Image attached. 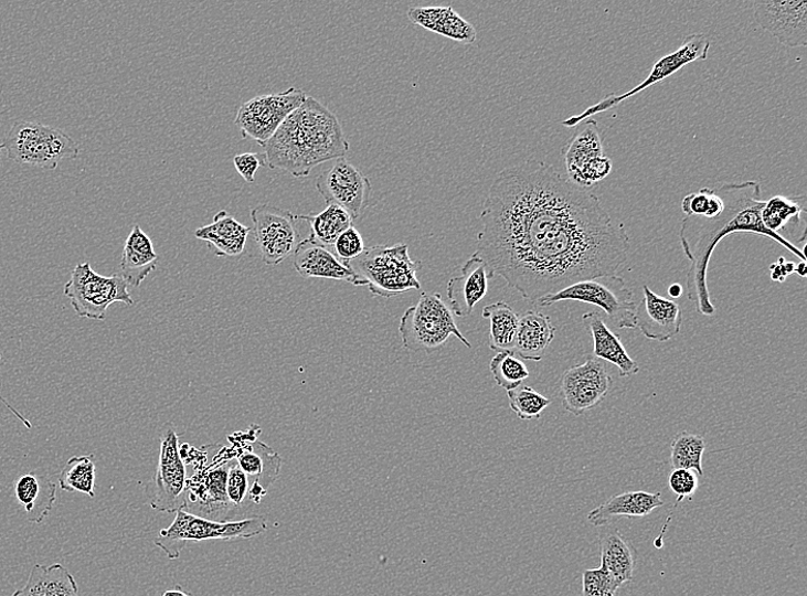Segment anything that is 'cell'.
I'll return each instance as SVG.
<instances>
[{"label":"cell","mask_w":807,"mask_h":596,"mask_svg":"<svg viewBox=\"0 0 807 596\" xmlns=\"http://www.w3.org/2000/svg\"><path fill=\"white\" fill-rule=\"evenodd\" d=\"M159 255L149 236L139 225H135L127 238L121 260V276L132 287H139L142 281L157 270Z\"/></svg>","instance_id":"cell-29"},{"label":"cell","mask_w":807,"mask_h":596,"mask_svg":"<svg viewBox=\"0 0 807 596\" xmlns=\"http://www.w3.org/2000/svg\"><path fill=\"white\" fill-rule=\"evenodd\" d=\"M555 333L556 328L549 316L527 311L520 316L513 353L527 361L541 362L553 342Z\"/></svg>","instance_id":"cell-28"},{"label":"cell","mask_w":807,"mask_h":596,"mask_svg":"<svg viewBox=\"0 0 807 596\" xmlns=\"http://www.w3.org/2000/svg\"><path fill=\"white\" fill-rule=\"evenodd\" d=\"M355 276L354 286H368L374 296L391 298L411 289H422L416 274L422 262L413 260L404 244L375 246L346 263Z\"/></svg>","instance_id":"cell-4"},{"label":"cell","mask_w":807,"mask_h":596,"mask_svg":"<svg viewBox=\"0 0 807 596\" xmlns=\"http://www.w3.org/2000/svg\"><path fill=\"white\" fill-rule=\"evenodd\" d=\"M480 220L476 253L531 304L615 276L631 248L599 198L537 160L497 175Z\"/></svg>","instance_id":"cell-1"},{"label":"cell","mask_w":807,"mask_h":596,"mask_svg":"<svg viewBox=\"0 0 807 596\" xmlns=\"http://www.w3.org/2000/svg\"><path fill=\"white\" fill-rule=\"evenodd\" d=\"M707 443L703 436L690 432L678 433L671 443V465L673 469L682 468L703 476V454Z\"/></svg>","instance_id":"cell-36"},{"label":"cell","mask_w":807,"mask_h":596,"mask_svg":"<svg viewBox=\"0 0 807 596\" xmlns=\"http://www.w3.org/2000/svg\"><path fill=\"white\" fill-rule=\"evenodd\" d=\"M365 249L362 234L353 226L343 232L333 246V253L343 263L360 257Z\"/></svg>","instance_id":"cell-43"},{"label":"cell","mask_w":807,"mask_h":596,"mask_svg":"<svg viewBox=\"0 0 807 596\" xmlns=\"http://www.w3.org/2000/svg\"><path fill=\"white\" fill-rule=\"evenodd\" d=\"M307 99L304 89L296 87L280 94L257 96L238 109L234 123L244 138H251L263 147Z\"/></svg>","instance_id":"cell-12"},{"label":"cell","mask_w":807,"mask_h":596,"mask_svg":"<svg viewBox=\"0 0 807 596\" xmlns=\"http://www.w3.org/2000/svg\"><path fill=\"white\" fill-rule=\"evenodd\" d=\"M0 361H2V354H0Z\"/></svg>","instance_id":"cell-50"},{"label":"cell","mask_w":807,"mask_h":596,"mask_svg":"<svg viewBox=\"0 0 807 596\" xmlns=\"http://www.w3.org/2000/svg\"><path fill=\"white\" fill-rule=\"evenodd\" d=\"M796 264L786 262L785 257H781L778 262L769 266L771 279L776 283H785L786 279L795 275Z\"/></svg>","instance_id":"cell-45"},{"label":"cell","mask_w":807,"mask_h":596,"mask_svg":"<svg viewBox=\"0 0 807 596\" xmlns=\"http://www.w3.org/2000/svg\"><path fill=\"white\" fill-rule=\"evenodd\" d=\"M807 199L805 195H776L765 201L762 211L764 226L786 238L798 241L805 247ZM793 244V243H792Z\"/></svg>","instance_id":"cell-22"},{"label":"cell","mask_w":807,"mask_h":596,"mask_svg":"<svg viewBox=\"0 0 807 596\" xmlns=\"http://www.w3.org/2000/svg\"><path fill=\"white\" fill-rule=\"evenodd\" d=\"M400 334L404 348L413 352L432 353L450 337H456L467 348H471L461 334L453 310L437 292H423L421 300L404 312Z\"/></svg>","instance_id":"cell-6"},{"label":"cell","mask_w":807,"mask_h":596,"mask_svg":"<svg viewBox=\"0 0 807 596\" xmlns=\"http://www.w3.org/2000/svg\"><path fill=\"white\" fill-rule=\"evenodd\" d=\"M484 318L490 320V349L513 352L520 321L518 312L505 302H497L485 308Z\"/></svg>","instance_id":"cell-33"},{"label":"cell","mask_w":807,"mask_h":596,"mask_svg":"<svg viewBox=\"0 0 807 596\" xmlns=\"http://www.w3.org/2000/svg\"><path fill=\"white\" fill-rule=\"evenodd\" d=\"M249 233L251 227L221 211L212 224L199 227L194 235L211 246L217 256L241 257L246 251Z\"/></svg>","instance_id":"cell-25"},{"label":"cell","mask_w":807,"mask_h":596,"mask_svg":"<svg viewBox=\"0 0 807 596\" xmlns=\"http://www.w3.org/2000/svg\"><path fill=\"white\" fill-rule=\"evenodd\" d=\"M665 501L661 492L649 493L645 491L624 492L612 497L609 500L596 507L587 515V521L594 526H605L617 517L625 518H644L659 507Z\"/></svg>","instance_id":"cell-26"},{"label":"cell","mask_w":807,"mask_h":596,"mask_svg":"<svg viewBox=\"0 0 807 596\" xmlns=\"http://www.w3.org/2000/svg\"><path fill=\"white\" fill-rule=\"evenodd\" d=\"M669 488L677 496L676 507L686 498H692L699 489L698 473L690 469H673L669 475Z\"/></svg>","instance_id":"cell-42"},{"label":"cell","mask_w":807,"mask_h":596,"mask_svg":"<svg viewBox=\"0 0 807 596\" xmlns=\"http://www.w3.org/2000/svg\"><path fill=\"white\" fill-rule=\"evenodd\" d=\"M267 530L265 517H253L242 521L216 522L184 510L178 511L169 528L162 529L155 544L170 560L181 557L189 543L206 541L249 540Z\"/></svg>","instance_id":"cell-5"},{"label":"cell","mask_w":807,"mask_h":596,"mask_svg":"<svg viewBox=\"0 0 807 596\" xmlns=\"http://www.w3.org/2000/svg\"><path fill=\"white\" fill-rule=\"evenodd\" d=\"M410 21L429 32L463 44L476 41V29L461 18L453 7L412 8L407 11Z\"/></svg>","instance_id":"cell-27"},{"label":"cell","mask_w":807,"mask_h":596,"mask_svg":"<svg viewBox=\"0 0 807 596\" xmlns=\"http://www.w3.org/2000/svg\"><path fill=\"white\" fill-rule=\"evenodd\" d=\"M263 147L265 167L296 178L308 177L317 166L349 152L338 117L312 97L293 111Z\"/></svg>","instance_id":"cell-3"},{"label":"cell","mask_w":807,"mask_h":596,"mask_svg":"<svg viewBox=\"0 0 807 596\" xmlns=\"http://www.w3.org/2000/svg\"><path fill=\"white\" fill-rule=\"evenodd\" d=\"M714 191L725 203L722 215L711 220L686 216L679 232L682 252L692 263L687 277V298L695 305L699 313L705 317L715 315L708 288V267L713 251L724 237L734 233L764 235L784 246L801 262H806L801 248L764 226L762 211L765 201L762 199L758 182L728 183Z\"/></svg>","instance_id":"cell-2"},{"label":"cell","mask_w":807,"mask_h":596,"mask_svg":"<svg viewBox=\"0 0 807 596\" xmlns=\"http://www.w3.org/2000/svg\"><path fill=\"white\" fill-rule=\"evenodd\" d=\"M251 217L255 241L266 265L282 264L302 242L296 225L298 219L289 211L264 203L253 209Z\"/></svg>","instance_id":"cell-13"},{"label":"cell","mask_w":807,"mask_h":596,"mask_svg":"<svg viewBox=\"0 0 807 596\" xmlns=\"http://www.w3.org/2000/svg\"><path fill=\"white\" fill-rule=\"evenodd\" d=\"M710 50V42L704 34H692L687 36L680 47L672 53L662 56L654 64V67L647 78L623 95H609L599 103L588 107L583 113L572 116L562 124L566 128H576L587 118L594 115L608 111L627 99H630L643 92L646 88L655 85L656 83L663 82L668 77L675 75L683 67L689 66L695 62H703L707 60Z\"/></svg>","instance_id":"cell-10"},{"label":"cell","mask_w":807,"mask_h":596,"mask_svg":"<svg viewBox=\"0 0 807 596\" xmlns=\"http://www.w3.org/2000/svg\"><path fill=\"white\" fill-rule=\"evenodd\" d=\"M562 301L599 307L617 327L626 328V330L637 328V305L634 291L616 275L577 283L541 298L537 305L546 308Z\"/></svg>","instance_id":"cell-8"},{"label":"cell","mask_w":807,"mask_h":596,"mask_svg":"<svg viewBox=\"0 0 807 596\" xmlns=\"http://www.w3.org/2000/svg\"><path fill=\"white\" fill-rule=\"evenodd\" d=\"M493 276L486 260L477 253L472 254L463 266L461 275L448 281L446 288L454 315L469 317L487 296Z\"/></svg>","instance_id":"cell-20"},{"label":"cell","mask_w":807,"mask_h":596,"mask_svg":"<svg viewBox=\"0 0 807 596\" xmlns=\"http://www.w3.org/2000/svg\"><path fill=\"white\" fill-rule=\"evenodd\" d=\"M64 294L70 298L76 315L82 318L103 321L114 304L134 306L129 285L121 275L104 277L93 270L88 263L77 264Z\"/></svg>","instance_id":"cell-9"},{"label":"cell","mask_w":807,"mask_h":596,"mask_svg":"<svg viewBox=\"0 0 807 596\" xmlns=\"http://www.w3.org/2000/svg\"><path fill=\"white\" fill-rule=\"evenodd\" d=\"M681 209L686 216L711 220L722 215L725 203L714 190L702 189L697 193L687 194L681 201Z\"/></svg>","instance_id":"cell-39"},{"label":"cell","mask_w":807,"mask_h":596,"mask_svg":"<svg viewBox=\"0 0 807 596\" xmlns=\"http://www.w3.org/2000/svg\"><path fill=\"white\" fill-rule=\"evenodd\" d=\"M257 153L237 155L233 158V164L248 184L255 183V174L259 167L264 166Z\"/></svg>","instance_id":"cell-44"},{"label":"cell","mask_w":807,"mask_h":596,"mask_svg":"<svg viewBox=\"0 0 807 596\" xmlns=\"http://www.w3.org/2000/svg\"><path fill=\"white\" fill-rule=\"evenodd\" d=\"M2 148H3V145H2V146H0V152H2Z\"/></svg>","instance_id":"cell-49"},{"label":"cell","mask_w":807,"mask_h":596,"mask_svg":"<svg viewBox=\"0 0 807 596\" xmlns=\"http://www.w3.org/2000/svg\"><path fill=\"white\" fill-rule=\"evenodd\" d=\"M490 371L496 383L510 392L529 377L525 364L511 351L498 352L490 363Z\"/></svg>","instance_id":"cell-37"},{"label":"cell","mask_w":807,"mask_h":596,"mask_svg":"<svg viewBox=\"0 0 807 596\" xmlns=\"http://www.w3.org/2000/svg\"><path fill=\"white\" fill-rule=\"evenodd\" d=\"M252 487L253 482L249 477L233 459L227 472L226 491L236 513L242 512L247 502H251Z\"/></svg>","instance_id":"cell-40"},{"label":"cell","mask_w":807,"mask_h":596,"mask_svg":"<svg viewBox=\"0 0 807 596\" xmlns=\"http://www.w3.org/2000/svg\"><path fill=\"white\" fill-rule=\"evenodd\" d=\"M510 406L523 422L540 419L543 412L552 404L551 400L532 390L531 386L521 384L516 390L507 392Z\"/></svg>","instance_id":"cell-38"},{"label":"cell","mask_w":807,"mask_h":596,"mask_svg":"<svg viewBox=\"0 0 807 596\" xmlns=\"http://www.w3.org/2000/svg\"><path fill=\"white\" fill-rule=\"evenodd\" d=\"M601 547L602 564L619 585L633 582L636 566L635 549L624 540L617 529L602 533Z\"/></svg>","instance_id":"cell-32"},{"label":"cell","mask_w":807,"mask_h":596,"mask_svg":"<svg viewBox=\"0 0 807 596\" xmlns=\"http://www.w3.org/2000/svg\"><path fill=\"white\" fill-rule=\"evenodd\" d=\"M188 493L187 467L179 450L174 429L167 426L161 435L160 459L156 476L153 510L176 514L185 510Z\"/></svg>","instance_id":"cell-16"},{"label":"cell","mask_w":807,"mask_h":596,"mask_svg":"<svg viewBox=\"0 0 807 596\" xmlns=\"http://www.w3.org/2000/svg\"><path fill=\"white\" fill-rule=\"evenodd\" d=\"M620 587L603 564L583 574L582 596H616Z\"/></svg>","instance_id":"cell-41"},{"label":"cell","mask_w":807,"mask_h":596,"mask_svg":"<svg viewBox=\"0 0 807 596\" xmlns=\"http://www.w3.org/2000/svg\"><path fill=\"white\" fill-rule=\"evenodd\" d=\"M682 312L678 304L644 286V300L637 306V328L648 340L667 342L680 333Z\"/></svg>","instance_id":"cell-21"},{"label":"cell","mask_w":807,"mask_h":596,"mask_svg":"<svg viewBox=\"0 0 807 596\" xmlns=\"http://www.w3.org/2000/svg\"><path fill=\"white\" fill-rule=\"evenodd\" d=\"M293 256L296 272L304 278L341 280L353 286L355 284L351 268L333 251L318 245L310 236L297 246Z\"/></svg>","instance_id":"cell-23"},{"label":"cell","mask_w":807,"mask_h":596,"mask_svg":"<svg viewBox=\"0 0 807 596\" xmlns=\"http://www.w3.org/2000/svg\"><path fill=\"white\" fill-rule=\"evenodd\" d=\"M14 493L28 521L40 524L53 509L56 488L49 477L34 471L19 477L14 483Z\"/></svg>","instance_id":"cell-30"},{"label":"cell","mask_w":807,"mask_h":596,"mask_svg":"<svg viewBox=\"0 0 807 596\" xmlns=\"http://www.w3.org/2000/svg\"><path fill=\"white\" fill-rule=\"evenodd\" d=\"M316 188L327 204L341 206L353 221L363 216L371 202L369 177L346 158L338 159L330 169L321 172Z\"/></svg>","instance_id":"cell-14"},{"label":"cell","mask_w":807,"mask_h":596,"mask_svg":"<svg viewBox=\"0 0 807 596\" xmlns=\"http://www.w3.org/2000/svg\"><path fill=\"white\" fill-rule=\"evenodd\" d=\"M682 294H683V287L681 285L673 284L672 286H670V288H669V295L672 298H679V297L682 296Z\"/></svg>","instance_id":"cell-47"},{"label":"cell","mask_w":807,"mask_h":596,"mask_svg":"<svg viewBox=\"0 0 807 596\" xmlns=\"http://www.w3.org/2000/svg\"><path fill=\"white\" fill-rule=\"evenodd\" d=\"M94 456L73 457L59 476V486L67 492L96 496V464Z\"/></svg>","instance_id":"cell-35"},{"label":"cell","mask_w":807,"mask_h":596,"mask_svg":"<svg viewBox=\"0 0 807 596\" xmlns=\"http://www.w3.org/2000/svg\"><path fill=\"white\" fill-rule=\"evenodd\" d=\"M795 275H797L800 278H806V275H807L806 262H800L798 265H796Z\"/></svg>","instance_id":"cell-48"},{"label":"cell","mask_w":807,"mask_h":596,"mask_svg":"<svg viewBox=\"0 0 807 596\" xmlns=\"http://www.w3.org/2000/svg\"><path fill=\"white\" fill-rule=\"evenodd\" d=\"M234 459L253 482L251 501L259 504L277 480L282 469V458L272 447L254 438L253 440L233 439Z\"/></svg>","instance_id":"cell-19"},{"label":"cell","mask_w":807,"mask_h":596,"mask_svg":"<svg viewBox=\"0 0 807 596\" xmlns=\"http://www.w3.org/2000/svg\"><path fill=\"white\" fill-rule=\"evenodd\" d=\"M614 381L597 358L566 370L561 377L562 405L576 416L602 404L612 391Z\"/></svg>","instance_id":"cell-15"},{"label":"cell","mask_w":807,"mask_h":596,"mask_svg":"<svg viewBox=\"0 0 807 596\" xmlns=\"http://www.w3.org/2000/svg\"><path fill=\"white\" fill-rule=\"evenodd\" d=\"M233 458L221 459L200 475H194L188 487L187 512L216 522H232L236 515L227 498V472Z\"/></svg>","instance_id":"cell-17"},{"label":"cell","mask_w":807,"mask_h":596,"mask_svg":"<svg viewBox=\"0 0 807 596\" xmlns=\"http://www.w3.org/2000/svg\"><path fill=\"white\" fill-rule=\"evenodd\" d=\"M12 596H78V586L63 564H35L24 587Z\"/></svg>","instance_id":"cell-31"},{"label":"cell","mask_w":807,"mask_h":596,"mask_svg":"<svg viewBox=\"0 0 807 596\" xmlns=\"http://www.w3.org/2000/svg\"><path fill=\"white\" fill-rule=\"evenodd\" d=\"M754 11L757 23L779 43L807 45V0H758Z\"/></svg>","instance_id":"cell-18"},{"label":"cell","mask_w":807,"mask_h":596,"mask_svg":"<svg viewBox=\"0 0 807 596\" xmlns=\"http://www.w3.org/2000/svg\"><path fill=\"white\" fill-rule=\"evenodd\" d=\"M297 219L306 221L311 228L310 237L326 248H333L338 237L352 226L353 220L339 205L328 204L318 215H302Z\"/></svg>","instance_id":"cell-34"},{"label":"cell","mask_w":807,"mask_h":596,"mask_svg":"<svg viewBox=\"0 0 807 596\" xmlns=\"http://www.w3.org/2000/svg\"><path fill=\"white\" fill-rule=\"evenodd\" d=\"M567 181L588 190L606 179L613 161L604 153L603 140L596 121L587 118L563 148Z\"/></svg>","instance_id":"cell-11"},{"label":"cell","mask_w":807,"mask_h":596,"mask_svg":"<svg viewBox=\"0 0 807 596\" xmlns=\"http://www.w3.org/2000/svg\"><path fill=\"white\" fill-rule=\"evenodd\" d=\"M162 596H194V595L184 590L181 586L178 585L173 589H168Z\"/></svg>","instance_id":"cell-46"},{"label":"cell","mask_w":807,"mask_h":596,"mask_svg":"<svg viewBox=\"0 0 807 596\" xmlns=\"http://www.w3.org/2000/svg\"><path fill=\"white\" fill-rule=\"evenodd\" d=\"M3 148L12 161L46 170L75 160L79 152L77 143L62 130L26 121L14 124Z\"/></svg>","instance_id":"cell-7"},{"label":"cell","mask_w":807,"mask_h":596,"mask_svg":"<svg viewBox=\"0 0 807 596\" xmlns=\"http://www.w3.org/2000/svg\"><path fill=\"white\" fill-rule=\"evenodd\" d=\"M582 319L593 339V354L597 360L616 366L620 377L633 376L640 372L639 365L627 353L620 338L610 330L599 312L585 313Z\"/></svg>","instance_id":"cell-24"}]
</instances>
